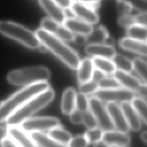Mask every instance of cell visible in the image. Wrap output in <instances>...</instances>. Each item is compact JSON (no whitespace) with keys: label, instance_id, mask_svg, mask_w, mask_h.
Instances as JSON below:
<instances>
[{"label":"cell","instance_id":"ac0fdd59","mask_svg":"<svg viewBox=\"0 0 147 147\" xmlns=\"http://www.w3.org/2000/svg\"><path fill=\"white\" fill-rule=\"evenodd\" d=\"M119 46L123 49L146 56L147 46L146 42L136 40L130 37L122 38L119 42Z\"/></svg>","mask_w":147,"mask_h":147},{"label":"cell","instance_id":"ba28073f","mask_svg":"<svg viewBox=\"0 0 147 147\" xmlns=\"http://www.w3.org/2000/svg\"><path fill=\"white\" fill-rule=\"evenodd\" d=\"M102 102H130L135 96L134 92L123 88L113 89H99L98 88L94 94Z\"/></svg>","mask_w":147,"mask_h":147},{"label":"cell","instance_id":"836d02e7","mask_svg":"<svg viewBox=\"0 0 147 147\" xmlns=\"http://www.w3.org/2000/svg\"><path fill=\"white\" fill-rule=\"evenodd\" d=\"M76 109L82 113L89 110L88 98L87 95L80 92L76 94Z\"/></svg>","mask_w":147,"mask_h":147},{"label":"cell","instance_id":"f5cc1de1","mask_svg":"<svg viewBox=\"0 0 147 147\" xmlns=\"http://www.w3.org/2000/svg\"><path fill=\"white\" fill-rule=\"evenodd\" d=\"M109 147H119V146H117L115 145H109Z\"/></svg>","mask_w":147,"mask_h":147},{"label":"cell","instance_id":"30bf717a","mask_svg":"<svg viewBox=\"0 0 147 147\" xmlns=\"http://www.w3.org/2000/svg\"><path fill=\"white\" fill-rule=\"evenodd\" d=\"M70 9L74 15L90 25L95 24L99 21V16L95 10L80 1H75L72 2Z\"/></svg>","mask_w":147,"mask_h":147},{"label":"cell","instance_id":"ee69618b","mask_svg":"<svg viewBox=\"0 0 147 147\" xmlns=\"http://www.w3.org/2000/svg\"><path fill=\"white\" fill-rule=\"evenodd\" d=\"M61 8L65 9H69L72 4V0H53Z\"/></svg>","mask_w":147,"mask_h":147},{"label":"cell","instance_id":"74e56055","mask_svg":"<svg viewBox=\"0 0 147 147\" xmlns=\"http://www.w3.org/2000/svg\"><path fill=\"white\" fill-rule=\"evenodd\" d=\"M118 22L120 26L127 28L135 24L134 21V17L129 15V14L121 15L119 17Z\"/></svg>","mask_w":147,"mask_h":147},{"label":"cell","instance_id":"db71d44e","mask_svg":"<svg viewBox=\"0 0 147 147\" xmlns=\"http://www.w3.org/2000/svg\"><path fill=\"white\" fill-rule=\"evenodd\" d=\"M121 147H128V146H121Z\"/></svg>","mask_w":147,"mask_h":147},{"label":"cell","instance_id":"9a60e30c","mask_svg":"<svg viewBox=\"0 0 147 147\" xmlns=\"http://www.w3.org/2000/svg\"><path fill=\"white\" fill-rule=\"evenodd\" d=\"M41 6L50 17L59 24H63L66 19L64 10L53 0H38Z\"/></svg>","mask_w":147,"mask_h":147},{"label":"cell","instance_id":"8fae6325","mask_svg":"<svg viewBox=\"0 0 147 147\" xmlns=\"http://www.w3.org/2000/svg\"><path fill=\"white\" fill-rule=\"evenodd\" d=\"M8 136L11 138L19 147H38L30 135L19 126L7 127Z\"/></svg>","mask_w":147,"mask_h":147},{"label":"cell","instance_id":"52a82bcc","mask_svg":"<svg viewBox=\"0 0 147 147\" xmlns=\"http://www.w3.org/2000/svg\"><path fill=\"white\" fill-rule=\"evenodd\" d=\"M89 110L94 115L98 125L104 131L113 130L114 125L111 120L108 111L102 102L96 97L93 96L88 99Z\"/></svg>","mask_w":147,"mask_h":147},{"label":"cell","instance_id":"603a6c76","mask_svg":"<svg viewBox=\"0 0 147 147\" xmlns=\"http://www.w3.org/2000/svg\"><path fill=\"white\" fill-rule=\"evenodd\" d=\"M109 34L106 29L102 26L92 28L89 34L86 36L87 42L91 44H103Z\"/></svg>","mask_w":147,"mask_h":147},{"label":"cell","instance_id":"44dd1931","mask_svg":"<svg viewBox=\"0 0 147 147\" xmlns=\"http://www.w3.org/2000/svg\"><path fill=\"white\" fill-rule=\"evenodd\" d=\"M29 134L40 147H68L67 145L53 140L42 132H31Z\"/></svg>","mask_w":147,"mask_h":147},{"label":"cell","instance_id":"b9f144b4","mask_svg":"<svg viewBox=\"0 0 147 147\" xmlns=\"http://www.w3.org/2000/svg\"><path fill=\"white\" fill-rule=\"evenodd\" d=\"M73 41L78 45H83L87 42L86 36L79 34H74V38Z\"/></svg>","mask_w":147,"mask_h":147},{"label":"cell","instance_id":"cb8c5ba5","mask_svg":"<svg viewBox=\"0 0 147 147\" xmlns=\"http://www.w3.org/2000/svg\"><path fill=\"white\" fill-rule=\"evenodd\" d=\"M48 135L53 140L66 145H68L72 138L71 134L60 126L49 130Z\"/></svg>","mask_w":147,"mask_h":147},{"label":"cell","instance_id":"bcb514c9","mask_svg":"<svg viewBox=\"0 0 147 147\" xmlns=\"http://www.w3.org/2000/svg\"><path fill=\"white\" fill-rule=\"evenodd\" d=\"M137 92L139 94L140 97L146 100V84H142L141 87L138 89Z\"/></svg>","mask_w":147,"mask_h":147},{"label":"cell","instance_id":"7bdbcfd3","mask_svg":"<svg viewBox=\"0 0 147 147\" xmlns=\"http://www.w3.org/2000/svg\"><path fill=\"white\" fill-rule=\"evenodd\" d=\"M2 147H19V146L8 136L1 142Z\"/></svg>","mask_w":147,"mask_h":147},{"label":"cell","instance_id":"f546056e","mask_svg":"<svg viewBox=\"0 0 147 147\" xmlns=\"http://www.w3.org/2000/svg\"><path fill=\"white\" fill-rule=\"evenodd\" d=\"M99 89H113L121 87V86L115 78L104 77L98 82Z\"/></svg>","mask_w":147,"mask_h":147},{"label":"cell","instance_id":"5b68a950","mask_svg":"<svg viewBox=\"0 0 147 147\" xmlns=\"http://www.w3.org/2000/svg\"><path fill=\"white\" fill-rule=\"evenodd\" d=\"M0 33L13 38L30 49L41 45L36 34L25 27L8 21H0Z\"/></svg>","mask_w":147,"mask_h":147},{"label":"cell","instance_id":"3957f363","mask_svg":"<svg viewBox=\"0 0 147 147\" xmlns=\"http://www.w3.org/2000/svg\"><path fill=\"white\" fill-rule=\"evenodd\" d=\"M55 95L54 90L50 87L36 95L13 112L5 121L6 124L8 126H19L24 120L51 103Z\"/></svg>","mask_w":147,"mask_h":147},{"label":"cell","instance_id":"7402d4cb","mask_svg":"<svg viewBox=\"0 0 147 147\" xmlns=\"http://www.w3.org/2000/svg\"><path fill=\"white\" fill-rule=\"evenodd\" d=\"M92 60L94 68L105 75L114 74L116 71V67L110 59L94 57Z\"/></svg>","mask_w":147,"mask_h":147},{"label":"cell","instance_id":"e0dca14e","mask_svg":"<svg viewBox=\"0 0 147 147\" xmlns=\"http://www.w3.org/2000/svg\"><path fill=\"white\" fill-rule=\"evenodd\" d=\"M63 25L73 33L87 36L92 29L91 25L73 17L67 18Z\"/></svg>","mask_w":147,"mask_h":147},{"label":"cell","instance_id":"4316f807","mask_svg":"<svg viewBox=\"0 0 147 147\" xmlns=\"http://www.w3.org/2000/svg\"><path fill=\"white\" fill-rule=\"evenodd\" d=\"M111 59L116 68H118V70L128 73L133 70L132 61L126 57L116 53Z\"/></svg>","mask_w":147,"mask_h":147},{"label":"cell","instance_id":"8992f818","mask_svg":"<svg viewBox=\"0 0 147 147\" xmlns=\"http://www.w3.org/2000/svg\"><path fill=\"white\" fill-rule=\"evenodd\" d=\"M59 120L53 117H30L22 122L19 126L27 133L42 132L49 130L54 127L60 126Z\"/></svg>","mask_w":147,"mask_h":147},{"label":"cell","instance_id":"277c9868","mask_svg":"<svg viewBox=\"0 0 147 147\" xmlns=\"http://www.w3.org/2000/svg\"><path fill=\"white\" fill-rule=\"evenodd\" d=\"M51 77L49 69L44 66L37 65L14 69L7 75V81L16 86L30 84L47 82Z\"/></svg>","mask_w":147,"mask_h":147},{"label":"cell","instance_id":"f6af8a7d","mask_svg":"<svg viewBox=\"0 0 147 147\" xmlns=\"http://www.w3.org/2000/svg\"><path fill=\"white\" fill-rule=\"evenodd\" d=\"M105 74L103 73H102V72L98 71V70H94V72H93V75H92V80L96 82L97 83L102 78H103L105 76Z\"/></svg>","mask_w":147,"mask_h":147},{"label":"cell","instance_id":"ab89813d","mask_svg":"<svg viewBox=\"0 0 147 147\" xmlns=\"http://www.w3.org/2000/svg\"><path fill=\"white\" fill-rule=\"evenodd\" d=\"M131 9L132 7L130 5L125 2L118 1L117 4V10L121 15L128 14L131 10Z\"/></svg>","mask_w":147,"mask_h":147},{"label":"cell","instance_id":"ffe728a7","mask_svg":"<svg viewBox=\"0 0 147 147\" xmlns=\"http://www.w3.org/2000/svg\"><path fill=\"white\" fill-rule=\"evenodd\" d=\"M76 92L72 87L64 91L61 102V110L64 114H69L76 109Z\"/></svg>","mask_w":147,"mask_h":147},{"label":"cell","instance_id":"8d00e7d4","mask_svg":"<svg viewBox=\"0 0 147 147\" xmlns=\"http://www.w3.org/2000/svg\"><path fill=\"white\" fill-rule=\"evenodd\" d=\"M89 144L84 135H79L72 137L68 144V147H87Z\"/></svg>","mask_w":147,"mask_h":147},{"label":"cell","instance_id":"f1b7e54d","mask_svg":"<svg viewBox=\"0 0 147 147\" xmlns=\"http://www.w3.org/2000/svg\"><path fill=\"white\" fill-rule=\"evenodd\" d=\"M103 134V130L101 128L96 127L92 129H88V130L85 133L84 136L87 138L89 144H95L102 140Z\"/></svg>","mask_w":147,"mask_h":147},{"label":"cell","instance_id":"1f68e13d","mask_svg":"<svg viewBox=\"0 0 147 147\" xmlns=\"http://www.w3.org/2000/svg\"><path fill=\"white\" fill-rule=\"evenodd\" d=\"M54 34L62 41L68 42L73 41L74 38V34L62 24L59 25Z\"/></svg>","mask_w":147,"mask_h":147},{"label":"cell","instance_id":"d590c367","mask_svg":"<svg viewBox=\"0 0 147 147\" xmlns=\"http://www.w3.org/2000/svg\"><path fill=\"white\" fill-rule=\"evenodd\" d=\"M118 1L125 2L130 5L132 8L140 12H146L147 2L146 0H118Z\"/></svg>","mask_w":147,"mask_h":147},{"label":"cell","instance_id":"6da1fadb","mask_svg":"<svg viewBox=\"0 0 147 147\" xmlns=\"http://www.w3.org/2000/svg\"><path fill=\"white\" fill-rule=\"evenodd\" d=\"M35 34L45 48L49 49L68 67L77 69L80 62L78 53L54 34L41 28L36 30Z\"/></svg>","mask_w":147,"mask_h":147},{"label":"cell","instance_id":"d4e9b609","mask_svg":"<svg viewBox=\"0 0 147 147\" xmlns=\"http://www.w3.org/2000/svg\"><path fill=\"white\" fill-rule=\"evenodd\" d=\"M130 103L133 106V109L137 113L140 118L142 122L146 125L147 122V115H146V100L141 97L134 96L131 100Z\"/></svg>","mask_w":147,"mask_h":147},{"label":"cell","instance_id":"c3c4849f","mask_svg":"<svg viewBox=\"0 0 147 147\" xmlns=\"http://www.w3.org/2000/svg\"><path fill=\"white\" fill-rule=\"evenodd\" d=\"M114 44V38L110 36L109 35H108V36L106 38V39L103 42V44H105L108 46H111V47H113Z\"/></svg>","mask_w":147,"mask_h":147},{"label":"cell","instance_id":"f907efd6","mask_svg":"<svg viewBox=\"0 0 147 147\" xmlns=\"http://www.w3.org/2000/svg\"><path fill=\"white\" fill-rule=\"evenodd\" d=\"M94 147H109V145L105 143L103 141H99V142L95 144Z\"/></svg>","mask_w":147,"mask_h":147},{"label":"cell","instance_id":"83f0119b","mask_svg":"<svg viewBox=\"0 0 147 147\" xmlns=\"http://www.w3.org/2000/svg\"><path fill=\"white\" fill-rule=\"evenodd\" d=\"M133 69L137 73L142 80V83L146 84L147 65L146 61L142 59L136 57L132 61Z\"/></svg>","mask_w":147,"mask_h":147},{"label":"cell","instance_id":"7a4b0ae2","mask_svg":"<svg viewBox=\"0 0 147 147\" xmlns=\"http://www.w3.org/2000/svg\"><path fill=\"white\" fill-rule=\"evenodd\" d=\"M49 87L48 82H42L26 86L14 93L0 105V122L5 121L13 112L29 100Z\"/></svg>","mask_w":147,"mask_h":147},{"label":"cell","instance_id":"d6a6232c","mask_svg":"<svg viewBox=\"0 0 147 147\" xmlns=\"http://www.w3.org/2000/svg\"><path fill=\"white\" fill-rule=\"evenodd\" d=\"M60 25L51 18H45L41 22V28L49 33L55 34Z\"/></svg>","mask_w":147,"mask_h":147},{"label":"cell","instance_id":"816d5d0a","mask_svg":"<svg viewBox=\"0 0 147 147\" xmlns=\"http://www.w3.org/2000/svg\"><path fill=\"white\" fill-rule=\"evenodd\" d=\"M79 1L85 3V4H90L93 3H98L100 1V0H79Z\"/></svg>","mask_w":147,"mask_h":147},{"label":"cell","instance_id":"5bb4252c","mask_svg":"<svg viewBox=\"0 0 147 147\" xmlns=\"http://www.w3.org/2000/svg\"><path fill=\"white\" fill-rule=\"evenodd\" d=\"M120 107L129 128L134 131H139L141 127V119L133 109L130 102H121Z\"/></svg>","mask_w":147,"mask_h":147},{"label":"cell","instance_id":"9c48e42d","mask_svg":"<svg viewBox=\"0 0 147 147\" xmlns=\"http://www.w3.org/2000/svg\"><path fill=\"white\" fill-rule=\"evenodd\" d=\"M114 128L118 131L127 133L130 129L120 105L115 102H108L106 106Z\"/></svg>","mask_w":147,"mask_h":147},{"label":"cell","instance_id":"484cf974","mask_svg":"<svg viewBox=\"0 0 147 147\" xmlns=\"http://www.w3.org/2000/svg\"><path fill=\"white\" fill-rule=\"evenodd\" d=\"M128 37L146 42V28L137 24H134L127 29Z\"/></svg>","mask_w":147,"mask_h":147},{"label":"cell","instance_id":"7c38bea8","mask_svg":"<svg viewBox=\"0 0 147 147\" xmlns=\"http://www.w3.org/2000/svg\"><path fill=\"white\" fill-rule=\"evenodd\" d=\"M130 140V136L126 133L114 130L103 131L102 138V141L109 146L115 145L119 147L127 146Z\"/></svg>","mask_w":147,"mask_h":147},{"label":"cell","instance_id":"e575fe53","mask_svg":"<svg viewBox=\"0 0 147 147\" xmlns=\"http://www.w3.org/2000/svg\"><path fill=\"white\" fill-rule=\"evenodd\" d=\"M82 123L88 129L94 128L98 126L96 119L90 110L83 113Z\"/></svg>","mask_w":147,"mask_h":147},{"label":"cell","instance_id":"2e32d148","mask_svg":"<svg viewBox=\"0 0 147 147\" xmlns=\"http://www.w3.org/2000/svg\"><path fill=\"white\" fill-rule=\"evenodd\" d=\"M84 51L86 53L93 57L111 59L116 54L113 47L103 44H91L87 45Z\"/></svg>","mask_w":147,"mask_h":147},{"label":"cell","instance_id":"4fadbf2b","mask_svg":"<svg viewBox=\"0 0 147 147\" xmlns=\"http://www.w3.org/2000/svg\"><path fill=\"white\" fill-rule=\"evenodd\" d=\"M113 75L121 86L133 92H137L144 84L138 79L128 72L116 69Z\"/></svg>","mask_w":147,"mask_h":147},{"label":"cell","instance_id":"d6986e66","mask_svg":"<svg viewBox=\"0 0 147 147\" xmlns=\"http://www.w3.org/2000/svg\"><path fill=\"white\" fill-rule=\"evenodd\" d=\"M78 69V79L80 83L92 79L94 67L92 60L90 58H85L80 61Z\"/></svg>","mask_w":147,"mask_h":147},{"label":"cell","instance_id":"f35d334b","mask_svg":"<svg viewBox=\"0 0 147 147\" xmlns=\"http://www.w3.org/2000/svg\"><path fill=\"white\" fill-rule=\"evenodd\" d=\"M69 119L72 123L75 125H80L82 123L83 113L75 109L69 114Z\"/></svg>","mask_w":147,"mask_h":147},{"label":"cell","instance_id":"7dc6e473","mask_svg":"<svg viewBox=\"0 0 147 147\" xmlns=\"http://www.w3.org/2000/svg\"><path fill=\"white\" fill-rule=\"evenodd\" d=\"M7 127H0V143L7 136Z\"/></svg>","mask_w":147,"mask_h":147},{"label":"cell","instance_id":"681fc988","mask_svg":"<svg viewBox=\"0 0 147 147\" xmlns=\"http://www.w3.org/2000/svg\"><path fill=\"white\" fill-rule=\"evenodd\" d=\"M147 134H146V131L144 130L143 132L141 133V139L142 141V142L145 144H146L147 143Z\"/></svg>","mask_w":147,"mask_h":147},{"label":"cell","instance_id":"4dcf8cb0","mask_svg":"<svg viewBox=\"0 0 147 147\" xmlns=\"http://www.w3.org/2000/svg\"><path fill=\"white\" fill-rule=\"evenodd\" d=\"M99 88L98 83L93 80L82 83L79 86V92L86 95L94 94V92Z\"/></svg>","mask_w":147,"mask_h":147},{"label":"cell","instance_id":"60d3db41","mask_svg":"<svg viewBox=\"0 0 147 147\" xmlns=\"http://www.w3.org/2000/svg\"><path fill=\"white\" fill-rule=\"evenodd\" d=\"M134 24L141 26H146V12H140L134 17Z\"/></svg>","mask_w":147,"mask_h":147}]
</instances>
